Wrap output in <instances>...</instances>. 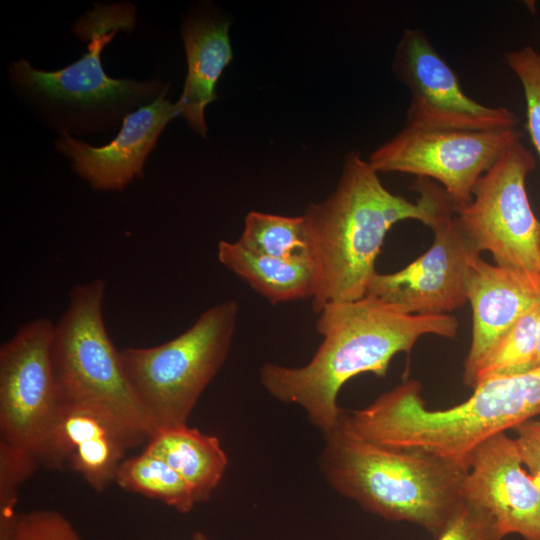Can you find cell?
<instances>
[{
	"label": "cell",
	"mask_w": 540,
	"mask_h": 540,
	"mask_svg": "<svg viewBox=\"0 0 540 540\" xmlns=\"http://www.w3.org/2000/svg\"><path fill=\"white\" fill-rule=\"evenodd\" d=\"M322 342L300 367L266 363L260 383L276 400L301 407L323 435L335 429L343 414L338 393L351 378L372 373L385 377L398 353H409L425 335L454 338L458 320L450 315H414L374 297L325 305L317 314Z\"/></svg>",
	"instance_id": "1"
},
{
	"label": "cell",
	"mask_w": 540,
	"mask_h": 540,
	"mask_svg": "<svg viewBox=\"0 0 540 540\" xmlns=\"http://www.w3.org/2000/svg\"><path fill=\"white\" fill-rule=\"evenodd\" d=\"M413 186L419 194L415 202L391 193L358 152L345 156L335 190L324 201L309 204L302 215L316 273L314 313L328 303L366 295L394 224L411 219L432 228L454 208L436 182L418 178Z\"/></svg>",
	"instance_id": "2"
},
{
	"label": "cell",
	"mask_w": 540,
	"mask_h": 540,
	"mask_svg": "<svg viewBox=\"0 0 540 540\" xmlns=\"http://www.w3.org/2000/svg\"><path fill=\"white\" fill-rule=\"evenodd\" d=\"M323 436L319 466L324 478L374 515L415 524L436 539L465 504L468 468L462 465L424 450L371 442L343 414L338 426Z\"/></svg>",
	"instance_id": "3"
},
{
	"label": "cell",
	"mask_w": 540,
	"mask_h": 540,
	"mask_svg": "<svg viewBox=\"0 0 540 540\" xmlns=\"http://www.w3.org/2000/svg\"><path fill=\"white\" fill-rule=\"evenodd\" d=\"M106 283L73 287L68 307L54 323L52 361L60 405L92 408L110 420L133 448L156 428L134 392L103 318Z\"/></svg>",
	"instance_id": "4"
},
{
	"label": "cell",
	"mask_w": 540,
	"mask_h": 540,
	"mask_svg": "<svg viewBox=\"0 0 540 540\" xmlns=\"http://www.w3.org/2000/svg\"><path fill=\"white\" fill-rule=\"evenodd\" d=\"M238 313L237 301L226 300L167 342L120 350L125 374L156 431L187 424L228 356Z\"/></svg>",
	"instance_id": "5"
},
{
	"label": "cell",
	"mask_w": 540,
	"mask_h": 540,
	"mask_svg": "<svg viewBox=\"0 0 540 540\" xmlns=\"http://www.w3.org/2000/svg\"><path fill=\"white\" fill-rule=\"evenodd\" d=\"M535 166L531 151L517 141L478 179L471 201L456 215L480 253L488 251L496 265L540 286V220L526 190Z\"/></svg>",
	"instance_id": "6"
},
{
	"label": "cell",
	"mask_w": 540,
	"mask_h": 540,
	"mask_svg": "<svg viewBox=\"0 0 540 540\" xmlns=\"http://www.w3.org/2000/svg\"><path fill=\"white\" fill-rule=\"evenodd\" d=\"M521 139L516 128L465 131L406 125L368 162L378 173H406L440 183L456 212L469 204L478 179Z\"/></svg>",
	"instance_id": "7"
},
{
	"label": "cell",
	"mask_w": 540,
	"mask_h": 540,
	"mask_svg": "<svg viewBox=\"0 0 540 540\" xmlns=\"http://www.w3.org/2000/svg\"><path fill=\"white\" fill-rule=\"evenodd\" d=\"M53 330L49 319H34L0 348V440L33 454L40 465L60 409Z\"/></svg>",
	"instance_id": "8"
},
{
	"label": "cell",
	"mask_w": 540,
	"mask_h": 540,
	"mask_svg": "<svg viewBox=\"0 0 540 540\" xmlns=\"http://www.w3.org/2000/svg\"><path fill=\"white\" fill-rule=\"evenodd\" d=\"M393 70L408 88L407 126L486 131L516 128L506 107H490L469 97L452 68L420 29H406L397 45Z\"/></svg>",
	"instance_id": "9"
},
{
	"label": "cell",
	"mask_w": 540,
	"mask_h": 540,
	"mask_svg": "<svg viewBox=\"0 0 540 540\" xmlns=\"http://www.w3.org/2000/svg\"><path fill=\"white\" fill-rule=\"evenodd\" d=\"M431 229L430 248L399 271L377 272L366 295L414 315H445L468 302V279L481 253L464 233L454 208Z\"/></svg>",
	"instance_id": "10"
},
{
	"label": "cell",
	"mask_w": 540,
	"mask_h": 540,
	"mask_svg": "<svg viewBox=\"0 0 540 540\" xmlns=\"http://www.w3.org/2000/svg\"><path fill=\"white\" fill-rule=\"evenodd\" d=\"M135 8L129 3L96 5L74 25L73 32L89 40L88 51L71 65L52 72L37 70L21 59L12 64L14 80L25 89L51 99L84 105H109L152 94L158 86L151 82L113 79L101 64L103 47L119 30L131 31Z\"/></svg>",
	"instance_id": "11"
},
{
	"label": "cell",
	"mask_w": 540,
	"mask_h": 540,
	"mask_svg": "<svg viewBox=\"0 0 540 540\" xmlns=\"http://www.w3.org/2000/svg\"><path fill=\"white\" fill-rule=\"evenodd\" d=\"M464 498L488 511L504 537L540 540V475L524 470L517 442L505 432L470 454Z\"/></svg>",
	"instance_id": "12"
},
{
	"label": "cell",
	"mask_w": 540,
	"mask_h": 540,
	"mask_svg": "<svg viewBox=\"0 0 540 540\" xmlns=\"http://www.w3.org/2000/svg\"><path fill=\"white\" fill-rule=\"evenodd\" d=\"M165 92L151 104L126 115L110 143L91 146L63 132L57 149L73 160V169L94 189L121 190L143 172L145 159L167 123L179 116L177 104L165 99Z\"/></svg>",
	"instance_id": "13"
},
{
	"label": "cell",
	"mask_w": 540,
	"mask_h": 540,
	"mask_svg": "<svg viewBox=\"0 0 540 540\" xmlns=\"http://www.w3.org/2000/svg\"><path fill=\"white\" fill-rule=\"evenodd\" d=\"M132 448L127 437L98 411L61 404L41 465L49 469L68 465L93 490L103 492Z\"/></svg>",
	"instance_id": "14"
},
{
	"label": "cell",
	"mask_w": 540,
	"mask_h": 540,
	"mask_svg": "<svg viewBox=\"0 0 540 540\" xmlns=\"http://www.w3.org/2000/svg\"><path fill=\"white\" fill-rule=\"evenodd\" d=\"M467 299L472 308V338L464 362L463 380L469 385L493 346L525 312L540 302V286L480 256L470 272Z\"/></svg>",
	"instance_id": "15"
},
{
	"label": "cell",
	"mask_w": 540,
	"mask_h": 540,
	"mask_svg": "<svg viewBox=\"0 0 540 540\" xmlns=\"http://www.w3.org/2000/svg\"><path fill=\"white\" fill-rule=\"evenodd\" d=\"M229 22L213 18L188 19L182 28L187 75L182 95L176 102L179 116L205 137V108L217 98L216 85L233 58Z\"/></svg>",
	"instance_id": "16"
},
{
	"label": "cell",
	"mask_w": 540,
	"mask_h": 540,
	"mask_svg": "<svg viewBox=\"0 0 540 540\" xmlns=\"http://www.w3.org/2000/svg\"><path fill=\"white\" fill-rule=\"evenodd\" d=\"M219 262L271 304L313 298L316 273L309 254L280 258L252 252L238 241L221 240Z\"/></svg>",
	"instance_id": "17"
},
{
	"label": "cell",
	"mask_w": 540,
	"mask_h": 540,
	"mask_svg": "<svg viewBox=\"0 0 540 540\" xmlns=\"http://www.w3.org/2000/svg\"><path fill=\"white\" fill-rule=\"evenodd\" d=\"M144 451L171 466L189 485L196 503L211 497L228 465L219 439L187 424L157 430Z\"/></svg>",
	"instance_id": "18"
},
{
	"label": "cell",
	"mask_w": 540,
	"mask_h": 540,
	"mask_svg": "<svg viewBox=\"0 0 540 540\" xmlns=\"http://www.w3.org/2000/svg\"><path fill=\"white\" fill-rule=\"evenodd\" d=\"M114 482L124 490L157 499L179 513H189L197 504L185 480L164 460L144 450L120 463Z\"/></svg>",
	"instance_id": "19"
},
{
	"label": "cell",
	"mask_w": 540,
	"mask_h": 540,
	"mask_svg": "<svg viewBox=\"0 0 540 540\" xmlns=\"http://www.w3.org/2000/svg\"><path fill=\"white\" fill-rule=\"evenodd\" d=\"M540 302L525 312L484 357L468 386L500 377L514 376L534 369Z\"/></svg>",
	"instance_id": "20"
},
{
	"label": "cell",
	"mask_w": 540,
	"mask_h": 540,
	"mask_svg": "<svg viewBox=\"0 0 540 540\" xmlns=\"http://www.w3.org/2000/svg\"><path fill=\"white\" fill-rule=\"evenodd\" d=\"M238 242L252 252L268 256L290 258L309 254L303 216L288 217L250 211L244 219Z\"/></svg>",
	"instance_id": "21"
},
{
	"label": "cell",
	"mask_w": 540,
	"mask_h": 540,
	"mask_svg": "<svg viewBox=\"0 0 540 540\" xmlns=\"http://www.w3.org/2000/svg\"><path fill=\"white\" fill-rule=\"evenodd\" d=\"M39 465L33 454L0 440V540L12 539L19 487Z\"/></svg>",
	"instance_id": "22"
},
{
	"label": "cell",
	"mask_w": 540,
	"mask_h": 540,
	"mask_svg": "<svg viewBox=\"0 0 540 540\" xmlns=\"http://www.w3.org/2000/svg\"><path fill=\"white\" fill-rule=\"evenodd\" d=\"M504 61L522 85L526 128L540 159V53L531 45H526L505 53Z\"/></svg>",
	"instance_id": "23"
},
{
	"label": "cell",
	"mask_w": 540,
	"mask_h": 540,
	"mask_svg": "<svg viewBox=\"0 0 540 540\" xmlns=\"http://www.w3.org/2000/svg\"><path fill=\"white\" fill-rule=\"evenodd\" d=\"M11 540H82L72 523L54 510L19 514Z\"/></svg>",
	"instance_id": "24"
},
{
	"label": "cell",
	"mask_w": 540,
	"mask_h": 540,
	"mask_svg": "<svg viewBox=\"0 0 540 540\" xmlns=\"http://www.w3.org/2000/svg\"><path fill=\"white\" fill-rule=\"evenodd\" d=\"M493 516L480 506L465 501L458 514L436 540H503Z\"/></svg>",
	"instance_id": "25"
},
{
	"label": "cell",
	"mask_w": 540,
	"mask_h": 540,
	"mask_svg": "<svg viewBox=\"0 0 540 540\" xmlns=\"http://www.w3.org/2000/svg\"><path fill=\"white\" fill-rule=\"evenodd\" d=\"M514 429L523 465L530 474L540 475V421L531 419Z\"/></svg>",
	"instance_id": "26"
},
{
	"label": "cell",
	"mask_w": 540,
	"mask_h": 540,
	"mask_svg": "<svg viewBox=\"0 0 540 540\" xmlns=\"http://www.w3.org/2000/svg\"><path fill=\"white\" fill-rule=\"evenodd\" d=\"M540 367V319L538 324V344L534 368Z\"/></svg>",
	"instance_id": "27"
},
{
	"label": "cell",
	"mask_w": 540,
	"mask_h": 540,
	"mask_svg": "<svg viewBox=\"0 0 540 540\" xmlns=\"http://www.w3.org/2000/svg\"><path fill=\"white\" fill-rule=\"evenodd\" d=\"M191 540H210L205 534L197 532L195 533Z\"/></svg>",
	"instance_id": "28"
}]
</instances>
